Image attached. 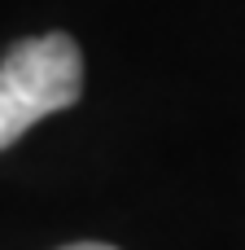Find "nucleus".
I'll list each match as a JSON object with an SVG mask.
<instances>
[{
  "label": "nucleus",
  "instance_id": "obj_1",
  "mask_svg": "<svg viewBox=\"0 0 245 250\" xmlns=\"http://www.w3.org/2000/svg\"><path fill=\"white\" fill-rule=\"evenodd\" d=\"M83 92V53L70 35L53 31L18 44L0 62V149H9L31 123L75 105Z\"/></svg>",
  "mask_w": 245,
  "mask_h": 250
},
{
  "label": "nucleus",
  "instance_id": "obj_2",
  "mask_svg": "<svg viewBox=\"0 0 245 250\" xmlns=\"http://www.w3.org/2000/svg\"><path fill=\"white\" fill-rule=\"evenodd\" d=\"M61 250H114V246H101V242H75V246H61Z\"/></svg>",
  "mask_w": 245,
  "mask_h": 250
}]
</instances>
